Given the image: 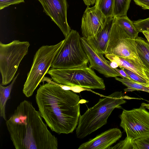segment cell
<instances>
[{"label":"cell","instance_id":"10","mask_svg":"<svg viewBox=\"0 0 149 149\" xmlns=\"http://www.w3.org/2000/svg\"><path fill=\"white\" fill-rule=\"evenodd\" d=\"M107 18L95 5L86 9L81 19V30L86 40L95 39L103 28Z\"/></svg>","mask_w":149,"mask_h":149},{"label":"cell","instance_id":"13","mask_svg":"<svg viewBox=\"0 0 149 149\" xmlns=\"http://www.w3.org/2000/svg\"><path fill=\"white\" fill-rule=\"evenodd\" d=\"M122 136L117 128L109 129L81 145L78 149H109Z\"/></svg>","mask_w":149,"mask_h":149},{"label":"cell","instance_id":"24","mask_svg":"<svg viewBox=\"0 0 149 149\" xmlns=\"http://www.w3.org/2000/svg\"><path fill=\"white\" fill-rule=\"evenodd\" d=\"M134 24L139 32H142L147 28L149 29V17L134 21Z\"/></svg>","mask_w":149,"mask_h":149},{"label":"cell","instance_id":"15","mask_svg":"<svg viewBox=\"0 0 149 149\" xmlns=\"http://www.w3.org/2000/svg\"><path fill=\"white\" fill-rule=\"evenodd\" d=\"M105 56L109 61H116L119 67L124 68L137 74L149 83L148 79L144 70L143 65L139 58L130 59L113 54H105Z\"/></svg>","mask_w":149,"mask_h":149},{"label":"cell","instance_id":"4","mask_svg":"<svg viewBox=\"0 0 149 149\" xmlns=\"http://www.w3.org/2000/svg\"><path fill=\"white\" fill-rule=\"evenodd\" d=\"M81 38L77 31L71 30L55 56L51 68L65 69L88 67L89 60Z\"/></svg>","mask_w":149,"mask_h":149},{"label":"cell","instance_id":"17","mask_svg":"<svg viewBox=\"0 0 149 149\" xmlns=\"http://www.w3.org/2000/svg\"><path fill=\"white\" fill-rule=\"evenodd\" d=\"M135 40L138 56L143 65L149 70V44L141 37L138 36Z\"/></svg>","mask_w":149,"mask_h":149},{"label":"cell","instance_id":"25","mask_svg":"<svg viewBox=\"0 0 149 149\" xmlns=\"http://www.w3.org/2000/svg\"><path fill=\"white\" fill-rule=\"evenodd\" d=\"M124 70L131 79L141 83L149 84L146 80L137 74L126 68H124Z\"/></svg>","mask_w":149,"mask_h":149},{"label":"cell","instance_id":"27","mask_svg":"<svg viewBox=\"0 0 149 149\" xmlns=\"http://www.w3.org/2000/svg\"><path fill=\"white\" fill-rule=\"evenodd\" d=\"M135 3L144 10H149V0H133Z\"/></svg>","mask_w":149,"mask_h":149},{"label":"cell","instance_id":"33","mask_svg":"<svg viewBox=\"0 0 149 149\" xmlns=\"http://www.w3.org/2000/svg\"><path fill=\"white\" fill-rule=\"evenodd\" d=\"M144 71L147 75L149 80V70L143 65Z\"/></svg>","mask_w":149,"mask_h":149},{"label":"cell","instance_id":"30","mask_svg":"<svg viewBox=\"0 0 149 149\" xmlns=\"http://www.w3.org/2000/svg\"><path fill=\"white\" fill-rule=\"evenodd\" d=\"M108 64L111 68L113 69L117 68L119 67L118 64L116 61H109Z\"/></svg>","mask_w":149,"mask_h":149},{"label":"cell","instance_id":"2","mask_svg":"<svg viewBox=\"0 0 149 149\" xmlns=\"http://www.w3.org/2000/svg\"><path fill=\"white\" fill-rule=\"evenodd\" d=\"M39 111L30 101L21 102L6 120L16 149H57V139L49 130Z\"/></svg>","mask_w":149,"mask_h":149},{"label":"cell","instance_id":"22","mask_svg":"<svg viewBox=\"0 0 149 149\" xmlns=\"http://www.w3.org/2000/svg\"><path fill=\"white\" fill-rule=\"evenodd\" d=\"M133 140L127 137L109 149H135Z\"/></svg>","mask_w":149,"mask_h":149},{"label":"cell","instance_id":"32","mask_svg":"<svg viewBox=\"0 0 149 149\" xmlns=\"http://www.w3.org/2000/svg\"><path fill=\"white\" fill-rule=\"evenodd\" d=\"M142 33L146 38L149 44V29L147 28Z\"/></svg>","mask_w":149,"mask_h":149},{"label":"cell","instance_id":"20","mask_svg":"<svg viewBox=\"0 0 149 149\" xmlns=\"http://www.w3.org/2000/svg\"><path fill=\"white\" fill-rule=\"evenodd\" d=\"M95 5L106 18L114 17V0H96Z\"/></svg>","mask_w":149,"mask_h":149},{"label":"cell","instance_id":"31","mask_svg":"<svg viewBox=\"0 0 149 149\" xmlns=\"http://www.w3.org/2000/svg\"><path fill=\"white\" fill-rule=\"evenodd\" d=\"M85 4L87 6L93 5L96 0H83Z\"/></svg>","mask_w":149,"mask_h":149},{"label":"cell","instance_id":"19","mask_svg":"<svg viewBox=\"0 0 149 149\" xmlns=\"http://www.w3.org/2000/svg\"><path fill=\"white\" fill-rule=\"evenodd\" d=\"M115 78L116 80L120 82L123 84L127 87V88L124 89L125 92L141 91L149 93V84L141 83L131 79L126 78H120L117 77Z\"/></svg>","mask_w":149,"mask_h":149},{"label":"cell","instance_id":"6","mask_svg":"<svg viewBox=\"0 0 149 149\" xmlns=\"http://www.w3.org/2000/svg\"><path fill=\"white\" fill-rule=\"evenodd\" d=\"M47 73L58 84L89 89H105L103 79L89 67L65 69L51 68Z\"/></svg>","mask_w":149,"mask_h":149},{"label":"cell","instance_id":"3","mask_svg":"<svg viewBox=\"0 0 149 149\" xmlns=\"http://www.w3.org/2000/svg\"><path fill=\"white\" fill-rule=\"evenodd\" d=\"M121 91H116L100 99L93 106L80 115L76 128L77 137L82 139L106 125L113 110L126 102Z\"/></svg>","mask_w":149,"mask_h":149},{"label":"cell","instance_id":"28","mask_svg":"<svg viewBox=\"0 0 149 149\" xmlns=\"http://www.w3.org/2000/svg\"><path fill=\"white\" fill-rule=\"evenodd\" d=\"M120 68L121 69L120 70L117 68H115L114 69L120 74V77L122 78L131 79L125 71L124 68L122 67Z\"/></svg>","mask_w":149,"mask_h":149},{"label":"cell","instance_id":"26","mask_svg":"<svg viewBox=\"0 0 149 149\" xmlns=\"http://www.w3.org/2000/svg\"><path fill=\"white\" fill-rule=\"evenodd\" d=\"M24 2V0H0V10L13 4Z\"/></svg>","mask_w":149,"mask_h":149},{"label":"cell","instance_id":"12","mask_svg":"<svg viewBox=\"0 0 149 149\" xmlns=\"http://www.w3.org/2000/svg\"><path fill=\"white\" fill-rule=\"evenodd\" d=\"M81 39L90 62L89 68L95 70L107 77L120 76L117 71L109 65L108 61L104 57L103 54L96 53L83 37Z\"/></svg>","mask_w":149,"mask_h":149},{"label":"cell","instance_id":"5","mask_svg":"<svg viewBox=\"0 0 149 149\" xmlns=\"http://www.w3.org/2000/svg\"><path fill=\"white\" fill-rule=\"evenodd\" d=\"M64 42V40L54 45H43L36 52L23 86V93L26 97L31 96L42 82Z\"/></svg>","mask_w":149,"mask_h":149},{"label":"cell","instance_id":"16","mask_svg":"<svg viewBox=\"0 0 149 149\" xmlns=\"http://www.w3.org/2000/svg\"><path fill=\"white\" fill-rule=\"evenodd\" d=\"M19 74V73H18L8 86H4L1 84L0 85V115L5 120H7L5 113L6 103L8 100L10 98V95L12 89Z\"/></svg>","mask_w":149,"mask_h":149},{"label":"cell","instance_id":"18","mask_svg":"<svg viewBox=\"0 0 149 149\" xmlns=\"http://www.w3.org/2000/svg\"><path fill=\"white\" fill-rule=\"evenodd\" d=\"M115 22L117 23L129 36L136 39L139 33L133 22L127 16L115 17Z\"/></svg>","mask_w":149,"mask_h":149},{"label":"cell","instance_id":"34","mask_svg":"<svg viewBox=\"0 0 149 149\" xmlns=\"http://www.w3.org/2000/svg\"><path fill=\"white\" fill-rule=\"evenodd\" d=\"M141 106L149 109V104L143 103L141 104Z\"/></svg>","mask_w":149,"mask_h":149},{"label":"cell","instance_id":"35","mask_svg":"<svg viewBox=\"0 0 149 149\" xmlns=\"http://www.w3.org/2000/svg\"></svg>","mask_w":149,"mask_h":149},{"label":"cell","instance_id":"23","mask_svg":"<svg viewBox=\"0 0 149 149\" xmlns=\"http://www.w3.org/2000/svg\"><path fill=\"white\" fill-rule=\"evenodd\" d=\"M135 149H149V135L133 140Z\"/></svg>","mask_w":149,"mask_h":149},{"label":"cell","instance_id":"9","mask_svg":"<svg viewBox=\"0 0 149 149\" xmlns=\"http://www.w3.org/2000/svg\"><path fill=\"white\" fill-rule=\"evenodd\" d=\"M136 47L135 39L128 34L114 21L104 54L130 59L138 58Z\"/></svg>","mask_w":149,"mask_h":149},{"label":"cell","instance_id":"21","mask_svg":"<svg viewBox=\"0 0 149 149\" xmlns=\"http://www.w3.org/2000/svg\"><path fill=\"white\" fill-rule=\"evenodd\" d=\"M131 0H114V16H126Z\"/></svg>","mask_w":149,"mask_h":149},{"label":"cell","instance_id":"11","mask_svg":"<svg viewBox=\"0 0 149 149\" xmlns=\"http://www.w3.org/2000/svg\"><path fill=\"white\" fill-rule=\"evenodd\" d=\"M44 12L58 26L65 37L71 30L67 20V0H39Z\"/></svg>","mask_w":149,"mask_h":149},{"label":"cell","instance_id":"1","mask_svg":"<svg viewBox=\"0 0 149 149\" xmlns=\"http://www.w3.org/2000/svg\"><path fill=\"white\" fill-rule=\"evenodd\" d=\"M39 111L52 131L72 133L76 128L80 114L79 96L55 84L40 85L36 95Z\"/></svg>","mask_w":149,"mask_h":149},{"label":"cell","instance_id":"8","mask_svg":"<svg viewBox=\"0 0 149 149\" xmlns=\"http://www.w3.org/2000/svg\"><path fill=\"white\" fill-rule=\"evenodd\" d=\"M120 126L127 137L134 140L149 135V112L141 106L130 110L123 109L120 116Z\"/></svg>","mask_w":149,"mask_h":149},{"label":"cell","instance_id":"14","mask_svg":"<svg viewBox=\"0 0 149 149\" xmlns=\"http://www.w3.org/2000/svg\"><path fill=\"white\" fill-rule=\"evenodd\" d=\"M115 19L114 17L107 18L103 28L97 34L95 38L85 40L97 54H105Z\"/></svg>","mask_w":149,"mask_h":149},{"label":"cell","instance_id":"7","mask_svg":"<svg viewBox=\"0 0 149 149\" xmlns=\"http://www.w3.org/2000/svg\"><path fill=\"white\" fill-rule=\"evenodd\" d=\"M30 46L27 41L15 40L7 44L0 42V72L2 85L13 80L19 66L28 53Z\"/></svg>","mask_w":149,"mask_h":149},{"label":"cell","instance_id":"29","mask_svg":"<svg viewBox=\"0 0 149 149\" xmlns=\"http://www.w3.org/2000/svg\"><path fill=\"white\" fill-rule=\"evenodd\" d=\"M88 89L78 86H71V90L74 93H79L80 92L88 90Z\"/></svg>","mask_w":149,"mask_h":149}]
</instances>
